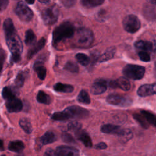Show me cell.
Here are the masks:
<instances>
[{"label": "cell", "instance_id": "obj_1", "mask_svg": "<svg viewBox=\"0 0 156 156\" xmlns=\"http://www.w3.org/2000/svg\"><path fill=\"white\" fill-rule=\"evenodd\" d=\"M3 27L7 44L12 53L11 60L13 62H18L21 59V54L23 52L22 41L17 34L13 21L10 18L5 20Z\"/></svg>", "mask_w": 156, "mask_h": 156}, {"label": "cell", "instance_id": "obj_2", "mask_svg": "<svg viewBox=\"0 0 156 156\" xmlns=\"http://www.w3.org/2000/svg\"><path fill=\"white\" fill-rule=\"evenodd\" d=\"M75 27L70 21H64L57 26L52 33V44L56 46L59 43L74 36Z\"/></svg>", "mask_w": 156, "mask_h": 156}, {"label": "cell", "instance_id": "obj_3", "mask_svg": "<svg viewBox=\"0 0 156 156\" xmlns=\"http://www.w3.org/2000/svg\"><path fill=\"white\" fill-rule=\"evenodd\" d=\"M93 41L94 35L90 29L82 27L77 30L74 40V43L76 47L81 48L90 47Z\"/></svg>", "mask_w": 156, "mask_h": 156}, {"label": "cell", "instance_id": "obj_4", "mask_svg": "<svg viewBox=\"0 0 156 156\" xmlns=\"http://www.w3.org/2000/svg\"><path fill=\"white\" fill-rule=\"evenodd\" d=\"M62 112L65 121L69 119H83L87 117L89 114L87 110L77 105L69 106Z\"/></svg>", "mask_w": 156, "mask_h": 156}, {"label": "cell", "instance_id": "obj_5", "mask_svg": "<svg viewBox=\"0 0 156 156\" xmlns=\"http://www.w3.org/2000/svg\"><path fill=\"white\" fill-rule=\"evenodd\" d=\"M124 75L133 80L141 79L143 77L145 73V68L134 64L126 65L122 70Z\"/></svg>", "mask_w": 156, "mask_h": 156}, {"label": "cell", "instance_id": "obj_6", "mask_svg": "<svg viewBox=\"0 0 156 156\" xmlns=\"http://www.w3.org/2000/svg\"><path fill=\"white\" fill-rule=\"evenodd\" d=\"M59 10L58 7L54 4L44 8L41 11V18L44 22L49 25L55 23L58 20Z\"/></svg>", "mask_w": 156, "mask_h": 156}, {"label": "cell", "instance_id": "obj_7", "mask_svg": "<svg viewBox=\"0 0 156 156\" xmlns=\"http://www.w3.org/2000/svg\"><path fill=\"white\" fill-rule=\"evenodd\" d=\"M122 25L126 31L129 33H135L141 27V23L138 18L133 14L126 16L122 21Z\"/></svg>", "mask_w": 156, "mask_h": 156}, {"label": "cell", "instance_id": "obj_8", "mask_svg": "<svg viewBox=\"0 0 156 156\" xmlns=\"http://www.w3.org/2000/svg\"><path fill=\"white\" fill-rule=\"evenodd\" d=\"M15 11L18 18L24 22L30 21L34 16L32 10L23 1L17 4Z\"/></svg>", "mask_w": 156, "mask_h": 156}, {"label": "cell", "instance_id": "obj_9", "mask_svg": "<svg viewBox=\"0 0 156 156\" xmlns=\"http://www.w3.org/2000/svg\"><path fill=\"white\" fill-rule=\"evenodd\" d=\"M107 102L113 105L127 107L131 104V99L118 94H111L107 97Z\"/></svg>", "mask_w": 156, "mask_h": 156}, {"label": "cell", "instance_id": "obj_10", "mask_svg": "<svg viewBox=\"0 0 156 156\" xmlns=\"http://www.w3.org/2000/svg\"><path fill=\"white\" fill-rule=\"evenodd\" d=\"M129 129H123L119 126L114 125L112 124H106L102 125L101 127V131L105 133L118 135L119 136H123L125 135Z\"/></svg>", "mask_w": 156, "mask_h": 156}, {"label": "cell", "instance_id": "obj_11", "mask_svg": "<svg viewBox=\"0 0 156 156\" xmlns=\"http://www.w3.org/2000/svg\"><path fill=\"white\" fill-rule=\"evenodd\" d=\"M107 88V81L104 79H98L91 85V93L93 94H100L104 93Z\"/></svg>", "mask_w": 156, "mask_h": 156}, {"label": "cell", "instance_id": "obj_12", "mask_svg": "<svg viewBox=\"0 0 156 156\" xmlns=\"http://www.w3.org/2000/svg\"><path fill=\"white\" fill-rule=\"evenodd\" d=\"M56 156H79V150L75 147L68 146H60L57 147Z\"/></svg>", "mask_w": 156, "mask_h": 156}, {"label": "cell", "instance_id": "obj_13", "mask_svg": "<svg viewBox=\"0 0 156 156\" xmlns=\"http://www.w3.org/2000/svg\"><path fill=\"white\" fill-rule=\"evenodd\" d=\"M6 107L9 112H19L23 108V103L20 99L15 96L7 100Z\"/></svg>", "mask_w": 156, "mask_h": 156}, {"label": "cell", "instance_id": "obj_14", "mask_svg": "<svg viewBox=\"0 0 156 156\" xmlns=\"http://www.w3.org/2000/svg\"><path fill=\"white\" fill-rule=\"evenodd\" d=\"M155 90V83L152 84H144L139 87L137 91V94L140 96L145 97L155 94L156 93Z\"/></svg>", "mask_w": 156, "mask_h": 156}, {"label": "cell", "instance_id": "obj_15", "mask_svg": "<svg viewBox=\"0 0 156 156\" xmlns=\"http://www.w3.org/2000/svg\"><path fill=\"white\" fill-rule=\"evenodd\" d=\"M46 43V40L44 38H41L38 42L33 44L32 47L29 50L27 53L28 58H31L35 54H36L40 50H41Z\"/></svg>", "mask_w": 156, "mask_h": 156}, {"label": "cell", "instance_id": "obj_16", "mask_svg": "<svg viewBox=\"0 0 156 156\" xmlns=\"http://www.w3.org/2000/svg\"><path fill=\"white\" fill-rule=\"evenodd\" d=\"M76 135L77 138L82 141L83 144L87 147H91L92 146V141L89 135L84 131H81L80 130L76 132Z\"/></svg>", "mask_w": 156, "mask_h": 156}, {"label": "cell", "instance_id": "obj_17", "mask_svg": "<svg viewBox=\"0 0 156 156\" xmlns=\"http://www.w3.org/2000/svg\"><path fill=\"white\" fill-rule=\"evenodd\" d=\"M34 69L40 79L43 80L45 79L46 76V69L42 62H36L34 65Z\"/></svg>", "mask_w": 156, "mask_h": 156}, {"label": "cell", "instance_id": "obj_18", "mask_svg": "<svg viewBox=\"0 0 156 156\" xmlns=\"http://www.w3.org/2000/svg\"><path fill=\"white\" fill-rule=\"evenodd\" d=\"M135 47L140 50V51H152L153 48V44L151 42L148 41L140 40L135 43Z\"/></svg>", "mask_w": 156, "mask_h": 156}, {"label": "cell", "instance_id": "obj_19", "mask_svg": "<svg viewBox=\"0 0 156 156\" xmlns=\"http://www.w3.org/2000/svg\"><path fill=\"white\" fill-rule=\"evenodd\" d=\"M54 90L57 92H62V93H71L74 90V87L69 84H65L60 82L55 83L54 87Z\"/></svg>", "mask_w": 156, "mask_h": 156}, {"label": "cell", "instance_id": "obj_20", "mask_svg": "<svg viewBox=\"0 0 156 156\" xmlns=\"http://www.w3.org/2000/svg\"><path fill=\"white\" fill-rule=\"evenodd\" d=\"M57 140V137L54 133L51 131L46 132L43 135H42L40 139V142L42 143V144H48L52 143L54 141H55Z\"/></svg>", "mask_w": 156, "mask_h": 156}, {"label": "cell", "instance_id": "obj_21", "mask_svg": "<svg viewBox=\"0 0 156 156\" xmlns=\"http://www.w3.org/2000/svg\"><path fill=\"white\" fill-rule=\"evenodd\" d=\"M116 88H120L124 91H128L130 88V81L125 77H119L115 80Z\"/></svg>", "mask_w": 156, "mask_h": 156}, {"label": "cell", "instance_id": "obj_22", "mask_svg": "<svg viewBox=\"0 0 156 156\" xmlns=\"http://www.w3.org/2000/svg\"><path fill=\"white\" fill-rule=\"evenodd\" d=\"M8 148L10 151L15 152H20L24 148V143L20 140L10 141L9 144Z\"/></svg>", "mask_w": 156, "mask_h": 156}, {"label": "cell", "instance_id": "obj_23", "mask_svg": "<svg viewBox=\"0 0 156 156\" xmlns=\"http://www.w3.org/2000/svg\"><path fill=\"white\" fill-rule=\"evenodd\" d=\"M115 51H116V48L115 47L108 48L103 54H102L99 57L98 61L99 62H105L111 59L113 57Z\"/></svg>", "mask_w": 156, "mask_h": 156}, {"label": "cell", "instance_id": "obj_24", "mask_svg": "<svg viewBox=\"0 0 156 156\" xmlns=\"http://www.w3.org/2000/svg\"><path fill=\"white\" fill-rule=\"evenodd\" d=\"M141 115L143 116V117L148 124H151L152 126H153V127H155V116L152 113L146 110H141Z\"/></svg>", "mask_w": 156, "mask_h": 156}, {"label": "cell", "instance_id": "obj_25", "mask_svg": "<svg viewBox=\"0 0 156 156\" xmlns=\"http://www.w3.org/2000/svg\"><path fill=\"white\" fill-rule=\"evenodd\" d=\"M37 100L38 102L44 104H49L51 102V98L43 91H39L37 95Z\"/></svg>", "mask_w": 156, "mask_h": 156}, {"label": "cell", "instance_id": "obj_26", "mask_svg": "<svg viewBox=\"0 0 156 156\" xmlns=\"http://www.w3.org/2000/svg\"><path fill=\"white\" fill-rule=\"evenodd\" d=\"M104 1L105 0H80V4L85 7L91 8L102 4Z\"/></svg>", "mask_w": 156, "mask_h": 156}, {"label": "cell", "instance_id": "obj_27", "mask_svg": "<svg viewBox=\"0 0 156 156\" xmlns=\"http://www.w3.org/2000/svg\"><path fill=\"white\" fill-rule=\"evenodd\" d=\"M36 36L32 30L29 29L25 34V43L28 45H33L36 42Z\"/></svg>", "mask_w": 156, "mask_h": 156}, {"label": "cell", "instance_id": "obj_28", "mask_svg": "<svg viewBox=\"0 0 156 156\" xmlns=\"http://www.w3.org/2000/svg\"><path fill=\"white\" fill-rule=\"evenodd\" d=\"M19 124L23 130L27 133H30L32 132V126L30 121L26 118H21L19 121Z\"/></svg>", "mask_w": 156, "mask_h": 156}, {"label": "cell", "instance_id": "obj_29", "mask_svg": "<svg viewBox=\"0 0 156 156\" xmlns=\"http://www.w3.org/2000/svg\"><path fill=\"white\" fill-rule=\"evenodd\" d=\"M77 101L82 104H89L90 103V98L88 93L85 90H81L77 96Z\"/></svg>", "mask_w": 156, "mask_h": 156}, {"label": "cell", "instance_id": "obj_30", "mask_svg": "<svg viewBox=\"0 0 156 156\" xmlns=\"http://www.w3.org/2000/svg\"><path fill=\"white\" fill-rule=\"evenodd\" d=\"M76 59L78 63L83 66H87L90 62V57L83 53H78L76 55Z\"/></svg>", "mask_w": 156, "mask_h": 156}, {"label": "cell", "instance_id": "obj_31", "mask_svg": "<svg viewBox=\"0 0 156 156\" xmlns=\"http://www.w3.org/2000/svg\"><path fill=\"white\" fill-rule=\"evenodd\" d=\"M64 69L72 73H76L79 70V67L75 62L72 61H68L65 64Z\"/></svg>", "mask_w": 156, "mask_h": 156}, {"label": "cell", "instance_id": "obj_32", "mask_svg": "<svg viewBox=\"0 0 156 156\" xmlns=\"http://www.w3.org/2000/svg\"><path fill=\"white\" fill-rule=\"evenodd\" d=\"M24 80H25V74H24V73H23V72L20 73L17 75L16 78L15 80V82H14L15 86L17 88L21 87L24 84Z\"/></svg>", "mask_w": 156, "mask_h": 156}, {"label": "cell", "instance_id": "obj_33", "mask_svg": "<svg viewBox=\"0 0 156 156\" xmlns=\"http://www.w3.org/2000/svg\"><path fill=\"white\" fill-rule=\"evenodd\" d=\"M2 97L4 98V99H5L6 101L15 96L12 90L10 88L7 87H5L3 88L2 92Z\"/></svg>", "mask_w": 156, "mask_h": 156}, {"label": "cell", "instance_id": "obj_34", "mask_svg": "<svg viewBox=\"0 0 156 156\" xmlns=\"http://www.w3.org/2000/svg\"><path fill=\"white\" fill-rule=\"evenodd\" d=\"M134 119L144 128L147 129L149 127V124L146 122L144 118L141 115H139L138 113H135L133 115Z\"/></svg>", "mask_w": 156, "mask_h": 156}, {"label": "cell", "instance_id": "obj_35", "mask_svg": "<svg viewBox=\"0 0 156 156\" xmlns=\"http://www.w3.org/2000/svg\"><path fill=\"white\" fill-rule=\"evenodd\" d=\"M82 127V125L80 122H77V121H73V122H70L68 123L67 127L69 130L71 131H74L75 132L80 130Z\"/></svg>", "mask_w": 156, "mask_h": 156}, {"label": "cell", "instance_id": "obj_36", "mask_svg": "<svg viewBox=\"0 0 156 156\" xmlns=\"http://www.w3.org/2000/svg\"><path fill=\"white\" fill-rule=\"evenodd\" d=\"M62 139L63 141L68 143L73 144V143H76L75 140L73 138V136L71 134H69L67 132H63L62 134Z\"/></svg>", "mask_w": 156, "mask_h": 156}, {"label": "cell", "instance_id": "obj_37", "mask_svg": "<svg viewBox=\"0 0 156 156\" xmlns=\"http://www.w3.org/2000/svg\"><path fill=\"white\" fill-rule=\"evenodd\" d=\"M138 57L143 62H149L151 60V57L147 52L145 51H140L138 52Z\"/></svg>", "mask_w": 156, "mask_h": 156}, {"label": "cell", "instance_id": "obj_38", "mask_svg": "<svg viewBox=\"0 0 156 156\" xmlns=\"http://www.w3.org/2000/svg\"><path fill=\"white\" fill-rule=\"evenodd\" d=\"M60 2L62 3V5H63L66 7H71L73 6L77 0H59Z\"/></svg>", "mask_w": 156, "mask_h": 156}, {"label": "cell", "instance_id": "obj_39", "mask_svg": "<svg viewBox=\"0 0 156 156\" xmlns=\"http://www.w3.org/2000/svg\"><path fill=\"white\" fill-rule=\"evenodd\" d=\"M5 57V54L4 50L0 49V73L2 69V66Z\"/></svg>", "mask_w": 156, "mask_h": 156}, {"label": "cell", "instance_id": "obj_40", "mask_svg": "<svg viewBox=\"0 0 156 156\" xmlns=\"http://www.w3.org/2000/svg\"><path fill=\"white\" fill-rule=\"evenodd\" d=\"M9 0H0V12L4 11L8 5Z\"/></svg>", "mask_w": 156, "mask_h": 156}, {"label": "cell", "instance_id": "obj_41", "mask_svg": "<svg viewBox=\"0 0 156 156\" xmlns=\"http://www.w3.org/2000/svg\"><path fill=\"white\" fill-rule=\"evenodd\" d=\"M44 156H56L55 151L52 149H47L44 152Z\"/></svg>", "mask_w": 156, "mask_h": 156}, {"label": "cell", "instance_id": "obj_42", "mask_svg": "<svg viewBox=\"0 0 156 156\" xmlns=\"http://www.w3.org/2000/svg\"><path fill=\"white\" fill-rule=\"evenodd\" d=\"M107 147V145L104 142H100L95 146V148L98 149H105Z\"/></svg>", "mask_w": 156, "mask_h": 156}, {"label": "cell", "instance_id": "obj_43", "mask_svg": "<svg viewBox=\"0 0 156 156\" xmlns=\"http://www.w3.org/2000/svg\"><path fill=\"white\" fill-rule=\"evenodd\" d=\"M4 149V146L3 141L0 139V151H3Z\"/></svg>", "mask_w": 156, "mask_h": 156}, {"label": "cell", "instance_id": "obj_44", "mask_svg": "<svg viewBox=\"0 0 156 156\" xmlns=\"http://www.w3.org/2000/svg\"><path fill=\"white\" fill-rule=\"evenodd\" d=\"M39 2H40L41 3H44V4H46L49 2L50 0H38Z\"/></svg>", "mask_w": 156, "mask_h": 156}, {"label": "cell", "instance_id": "obj_45", "mask_svg": "<svg viewBox=\"0 0 156 156\" xmlns=\"http://www.w3.org/2000/svg\"><path fill=\"white\" fill-rule=\"evenodd\" d=\"M25 1L27 4H32L35 2V0H25Z\"/></svg>", "mask_w": 156, "mask_h": 156}, {"label": "cell", "instance_id": "obj_46", "mask_svg": "<svg viewBox=\"0 0 156 156\" xmlns=\"http://www.w3.org/2000/svg\"><path fill=\"white\" fill-rule=\"evenodd\" d=\"M16 156H24L23 155H16Z\"/></svg>", "mask_w": 156, "mask_h": 156}, {"label": "cell", "instance_id": "obj_47", "mask_svg": "<svg viewBox=\"0 0 156 156\" xmlns=\"http://www.w3.org/2000/svg\"><path fill=\"white\" fill-rule=\"evenodd\" d=\"M1 156H5V155H1Z\"/></svg>", "mask_w": 156, "mask_h": 156}]
</instances>
